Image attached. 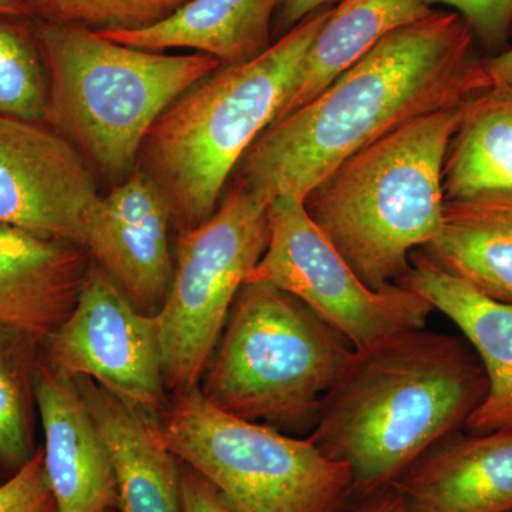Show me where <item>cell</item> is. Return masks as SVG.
<instances>
[{"instance_id":"6da1fadb","label":"cell","mask_w":512,"mask_h":512,"mask_svg":"<svg viewBox=\"0 0 512 512\" xmlns=\"http://www.w3.org/2000/svg\"><path fill=\"white\" fill-rule=\"evenodd\" d=\"M474 32L433 10L394 30L305 106L274 121L242 158L235 180L271 204L305 200L346 158L424 114L491 89Z\"/></svg>"},{"instance_id":"7a4b0ae2","label":"cell","mask_w":512,"mask_h":512,"mask_svg":"<svg viewBox=\"0 0 512 512\" xmlns=\"http://www.w3.org/2000/svg\"><path fill=\"white\" fill-rule=\"evenodd\" d=\"M487 387L464 336L402 330L355 349L309 439L348 466L352 493L367 497L466 426Z\"/></svg>"},{"instance_id":"3957f363","label":"cell","mask_w":512,"mask_h":512,"mask_svg":"<svg viewBox=\"0 0 512 512\" xmlns=\"http://www.w3.org/2000/svg\"><path fill=\"white\" fill-rule=\"evenodd\" d=\"M471 100V99H470ZM417 117L357 151L303 200L360 281L389 288L443 227V170L468 101Z\"/></svg>"},{"instance_id":"277c9868","label":"cell","mask_w":512,"mask_h":512,"mask_svg":"<svg viewBox=\"0 0 512 512\" xmlns=\"http://www.w3.org/2000/svg\"><path fill=\"white\" fill-rule=\"evenodd\" d=\"M330 10L312 13L261 56L222 64L150 128L137 167L163 195L178 235L217 210L242 158L278 117Z\"/></svg>"},{"instance_id":"5b68a950","label":"cell","mask_w":512,"mask_h":512,"mask_svg":"<svg viewBox=\"0 0 512 512\" xmlns=\"http://www.w3.org/2000/svg\"><path fill=\"white\" fill-rule=\"evenodd\" d=\"M35 25L49 76L45 123L111 188L136 171L158 117L222 66L202 53L167 55L121 45L80 26Z\"/></svg>"},{"instance_id":"8992f818","label":"cell","mask_w":512,"mask_h":512,"mask_svg":"<svg viewBox=\"0 0 512 512\" xmlns=\"http://www.w3.org/2000/svg\"><path fill=\"white\" fill-rule=\"evenodd\" d=\"M355 346L284 289L247 282L198 384L222 412L272 427L315 426Z\"/></svg>"},{"instance_id":"52a82bcc","label":"cell","mask_w":512,"mask_h":512,"mask_svg":"<svg viewBox=\"0 0 512 512\" xmlns=\"http://www.w3.org/2000/svg\"><path fill=\"white\" fill-rule=\"evenodd\" d=\"M154 427L238 512H338L352 494L348 466L323 456L309 437L222 412L198 387L170 394Z\"/></svg>"},{"instance_id":"ba28073f","label":"cell","mask_w":512,"mask_h":512,"mask_svg":"<svg viewBox=\"0 0 512 512\" xmlns=\"http://www.w3.org/2000/svg\"><path fill=\"white\" fill-rule=\"evenodd\" d=\"M268 244L269 202L238 180L204 224L178 235L173 286L156 316L168 393L198 387Z\"/></svg>"},{"instance_id":"9c48e42d","label":"cell","mask_w":512,"mask_h":512,"mask_svg":"<svg viewBox=\"0 0 512 512\" xmlns=\"http://www.w3.org/2000/svg\"><path fill=\"white\" fill-rule=\"evenodd\" d=\"M247 282H265L292 293L339 329L355 349L402 330L426 328L436 311L406 286L367 288L293 195L269 204V244Z\"/></svg>"},{"instance_id":"30bf717a","label":"cell","mask_w":512,"mask_h":512,"mask_svg":"<svg viewBox=\"0 0 512 512\" xmlns=\"http://www.w3.org/2000/svg\"><path fill=\"white\" fill-rule=\"evenodd\" d=\"M42 359L69 379L89 377L151 420L170 399L157 319L138 312L94 262L76 308L43 340Z\"/></svg>"},{"instance_id":"8fae6325","label":"cell","mask_w":512,"mask_h":512,"mask_svg":"<svg viewBox=\"0 0 512 512\" xmlns=\"http://www.w3.org/2000/svg\"><path fill=\"white\" fill-rule=\"evenodd\" d=\"M43 123L0 117V224L84 247L103 197L99 178Z\"/></svg>"},{"instance_id":"7c38bea8","label":"cell","mask_w":512,"mask_h":512,"mask_svg":"<svg viewBox=\"0 0 512 512\" xmlns=\"http://www.w3.org/2000/svg\"><path fill=\"white\" fill-rule=\"evenodd\" d=\"M171 227L167 202L137 167L101 197L84 245L121 295L138 312L154 318L173 286Z\"/></svg>"},{"instance_id":"4fadbf2b","label":"cell","mask_w":512,"mask_h":512,"mask_svg":"<svg viewBox=\"0 0 512 512\" xmlns=\"http://www.w3.org/2000/svg\"><path fill=\"white\" fill-rule=\"evenodd\" d=\"M45 467L57 512L119 510L116 470L106 439L76 382L45 363L37 376Z\"/></svg>"},{"instance_id":"5bb4252c","label":"cell","mask_w":512,"mask_h":512,"mask_svg":"<svg viewBox=\"0 0 512 512\" xmlns=\"http://www.w3.org/2000/svg\"><path fill=\"white\" fill-rule=\"evenodd\" d=\"M397 284L419 293L446 315L484 367L487 393L464 427L476 434L512 433V305L478 292L421 249L412 252L409 272Z\"/></svg>"},{"instance_id":"9a60e30c","label":"cell","mask_w":512,"mask_h":512,"mask_svg":"<svg viewBox=\"0 0 512 512\" xmlns=\"http://www.w3.org/2000/svg\"><path fill=\"white\" fill-rule=\"evenodd\" d=\"M90 262L82 245L0 224V326L45 340L76 308Z\"/></svg>"},{"instance_id":"2e32d148","label":"cell","mask_w":512,"mask_h":512,"mask_svg":"<svg viewBox=\"0 0 512 512\" xmlns=\"http://www.w3.org/2000/svg\"><path fill=\"white\" fill-rule=\"evenodd\" d=\"M392 485L409 512H510L512 433L453 434Z\"/></svg>"},{"instance_id":"e0dca14e","label":"cell","mask_w":512,"mask_h":512,"mask_svg":"<svg viewBox=\"0 0 512 512\" xmlns=\"http://www.w3.org/2000/svg\"><path fill=\"white\" fill-rule=\"evenodd\" d=\"M73 380L110 448L119 510L184 512L180 460L158 436L154 420L89 377Z\"/></svg>"},{"instance_id":"ac0fdd59","label":"cell","mask_w":512,"mask_h":512,"mask_svg":"<svg viewBox=\"0 0 512 512\" xmlns=\"http://www.w3.org/2000/svg\"><path fill=\"white\" fill-rule=\"evenodd\" d=\"M286 0H190L170 18L134 32L100 33L136 49H190L222 64L247 63L271 47L275 13Z\"/></svg>"},{"instance_id":"d6986e66","label":"cell","mask_w":512,"mask_h":512,"mask_svg":"<svg viewBox=\"0 0 512 512\" xmlns=\"http://www.w3.org/2000/svg\"><path fill=\"white\" fill-rule=\"evenodd\" d=\"M431 12L424 0H340L316 33L275 121L319 96L394 30Z\"/></svg>"},{"instance_id":"ffe728a7","label":"cell","mask_w":512,"mask_h":512,"mask_svg":"<svg viewBox=\"0 0 512 512\" xmlns=\"http://www.w3.org/2000/svg\"><path fill=\"white\" fill-rule=\"evenodd\" d=\"M423 251L478 292L512 305V224L487 198L446 201L440 235Z\"/></svg>"},{"instance_id":"44dd1931","label":"cell","mask_w":512,"mask_h":512,"mask_svg":"<svg viewBox=\"0 0 512 512\" xmlns=\"http://www.w3.org/2000/svg\"><path fill=\"white\" fill-rule=\"evenodd\" d=\"M446 201L512 194V89L491 87L468 101L443 170Z\"/></svg>"},{"instance_id":"7402d4cb","label":"cell","mask_w":512,"mask_h":512,"mask_svg":"<svg viewBox=\"0 0 512 512\" xmlns=\"http://www.w3.org/2000/svg\"><path fill=\"white\" fill-rule=\"evenodd\" d=\"M43 340L0 326V470L12 476L36 453L37 376Z\"/></svg>"},{"instance_id":"603a6c76","label":"cell","mask_w":512,"mask_h":512,"mask_svg":"<svg viewBox=\"0 0 512 512\" xmlns=\"http://www.w3.org/2000/svg\"><path fill=\"white\" fill-rule=\"evenodd\" d=\"M49 76L35 20L0 18V117L45 121Z\"/></svg>"},{"instance_id":"cb8c5ba5","label":"cell","mask_w":512,"mask_h":512,"mask_svg":"<svg viewBox=\"0 0 512 512\" xmlns=\"http://www.w3.org/2000/svg\"><path fill=\"white\" fill-rule=\"evenodd\" d=\"M190 0H25L37 22L97 33L134 32L170 18Z\"/></svg>"},{"instance_id":"d4e9b609","label":"cell","mask_w":512,"mask_h":512,"mask_svg":"<svg viewBox=\"0 0 512 512\" xmlns=\"http://www.w3.org/2000/svg\"><path fill=\"white\" fill-rule=\"evenodd\" d=\"M0 512H57L42 446L25 466L0 483Z\"/></svg>"},{"instance_id":"484cf974","label":"cell","mask_w":512,"mask_h":512,"mask_svg":"<svg viewBox=\"0 0 512 512\" xmlns=\"http://www.w3.org/2000/svg\"><path fill=\"white\" fill-rule=\"evenodd\" d=\"M456 10L485 46L503 45L512 30V0H424Z\"/></svg>"},{"instance_id":"4316f807","label":"cell","mask_w":512,"mask_h":512,"mask_svg":"<svg viewBox=\"0 0 512 512\" xmlns=\"http://www.w3.org/2000/svg\"><path fill=\"white\" fill-rule=\"evenodd\" d=\"M180 474L184 512H238L208 478L183 461Z\"/></svg>"},{"instance_id":"83f0119b","label":"cell","mask_w":512,"mask_h":512,"mask_svg":"<svg viewBox=\"0 0 512 512\" xmlns=\"http://www.w3.org/2000/svg\"><path fill=\"white\" fill-rule=\"evenodd\" d=\"M335 2L338 0H286L276 18L274 33H278L279 36L285 35L312 13L329 8V5Z\"/></svg>"},{"instance_id":"f1b7e54d","label":"cell","mask_w":512,"mask_h":512,"mask_svg":"<svg viewBox=\"0 0 512 512\" xmlns=\"http://www.w3.org/2000/svg\"><path fill=\"white\" fill-rule=\"evenodd\" d=\"M352 512H409V510L402 494L390 485L375 494L367 495L365 501L357 505Z\"/></svg>"},{"instance_id":"f546056e","label":"cell","mask_w":512,"mask_h":512,"mask_svg":"<svg viewBox=\"0 0 512 512\" xmlns=\"http://www.w3.org/2000/svg\"><path fill=\"white\" fill-rule=\"evenodd\" d=\"M484 66L493 87L512 89V47L501 55L485 59Z\"/></svg>"},{"instance_id":"4dcf8cb0","label":"cell","mask_w":512,"mask_h":512,"mask_svg":"<svg viewBox=\"0 0 512 512\" xmlns=\"http://www.w3.org/2000/svg\"><path fill=\"white\" fill-rule=\"evenodd\" d=\"M0 18L33 19L25 0H0Z\"/></svg>"},{"instance_id":"1f68e13d","label":"cell","mask_w":512,"mask_h":512,"mask_svg":"<svg viewBox=\"0 0 512 512\" xmlns=\"http://www.w3.org/2000/svg\"><path fill=\"white\" fill-rule=\"evenodd\" d=\"M481 197H487L497 211L512 224V194H491Z\"/></svg>"},{"instance_id":"d6a6232c","label":"cell","mask_w":512,"mask_h":512,"mask_svg":"<svg viewBox=\"0 0 512 512\" xmlns=\"http://www.w3.org/2000/svg\"><path fill=\"white\" fill-rule=\"evenodd\" d=\"M0 483H2V480H0Z\"/></svg>"}]
</instances>
